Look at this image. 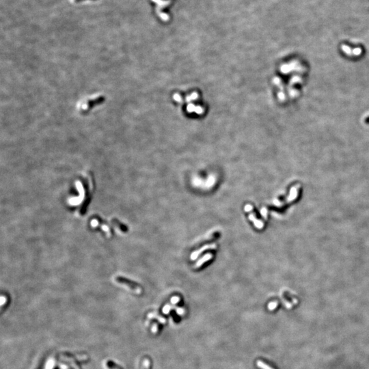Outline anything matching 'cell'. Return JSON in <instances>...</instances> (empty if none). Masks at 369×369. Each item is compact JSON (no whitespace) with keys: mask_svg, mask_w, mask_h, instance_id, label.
<instances>
[{"mask_svg":"<svg viewBox=\"0 0 369 369\" xmlns=\"http://www.w3.org/2000/svg\"><path fill=\"white\" fill-rule=\"evenodd\" d=\"M112 221H113V224L116 225L117 226H118V228L119 229H120L122 231H123V232H125V231L127 230V226H125L123 224H122L121 223H120L118 221L116 220V219H113Z\"/></svg>","mask_w":369,"mask_h":369,"instance_id":"10","label":"cell"},{"mask_svg":"<svg viewBox=\"0 0 369 369\" xmlns=\"http://www.w3.org/2000/svg\"><path fill=\"white\" fill-rule=\"evenodd\" d=\"M256 365L261 369H274L272 367L269 366L268 364H267L266 363L260 360H258V361H257Z\"/></svg>","mask_w":369,"mask_h":369,"instance_id":"7","label":"cell"},{"mask_svg":"<svg viewBox=\"0 0 369 369\" xmlns=\"http://www.w3.org/2000/svg\"><path fill=\"white\" fill-rule=\"evenodd\" d=\"M177 307L176 306H172L169 304H166L165 306L163 308V312L165 314H167L172 309H174V308H176Z\"/></svg>","mask_w":369,"mask_h":369,"instance_id":"9","label":"cell"},{"mask_svg":"<svg viewBox=\"0 0 369 369\" xmlns=\"http://www.w3.org/2000/svg\"><path fill=\"white\" fill-rule=\"evenodd\" d=\"M216 248H217L216 243H211V244L204 245V246L199 249V250L195 251V252H193L192 254H191L190 256L191 260H195V259L198 258V257L200 256V255L202 254L203 252H204V251L209 250H215Z\"/></svg>","mask_w":369,"mask_h":369,"instance_id":"4","label":"cell"},{"mask_svg":"<svg viewBox=\"0 0 369 369\" xmlns=\"http://www.w3.org/2000/svg\"><path fill=\"white\" fill-rule=\"evenodd\" d=\"M116 282L119 283V284H121L123 285H125V286H127V288H129L130 290L133 291V292H135V293H137V294H140L141 293V287L138 286L137 284H135V282H133V281H131L128 280V279L123 278L122 276H118L116 278Z\"/></svg>","mask_w":369,"mask_h":369,"instance_id":"1","label":"cell"},{"mask_svg":"<svg viewBox=\"0 0 369 369\" xmlns=\"http://www.w3.org/2000/svg\"><path fill=\"white\" fill-rule=\"evenodd\" d=\"M105 368L106 369H120L116 365L111 362V361H108L107 362L105 363Z\"/></svg>","mask_w":369,"mask_h":369,"instance_id":"8","label":"cell"},{"mask_svg":"<svg viewBox=\"0 0 369 369\" xmlns=\"http://www.w3.org/2000/svg\"><path fill=\"white\" fill-rule=\"evenodd\" d=\"M179 301H180V298L178 296H174V297H172L171 299V303L173 305L176 304L177 303L179 302Z\"/></svg>","mask_w":369,"mask_h":369,"instance_id":"14","label":"cell"},{"mask_svg":"<svg viewBox=\"0 0 369 369\" xmlns=\"http://www.w3.org/2000/svg\"><path fill=\"white\" fill-rule=\"evenodd\" d=\"M151 362L148 359L146 358L143 361V368L142 369H150Z\"/></svg>","mask_w":369,"mask_h":369,"instance_id":"11","label":"cell"},{"mask_svg":"<svg viewBox=\"0 0 369 369\" xmlns=\"http://www.w3.org/2000/svg\"><path fill=\"white\" fill-rule=\"evenodd\" d=\"M366 122H367V123H369V117L367 119H366Z\"/></svg>","mask_w":369,"mask_h":369,"instance_id":"19","label":"cell"},{"mask_svg":"<svg viewBox=\"0 0 369 369\" xmlns=\"http://www.w3.org/2000/svg\"><path fill=\"white\" fill-rule=\"evenodd\" d=\"M148 317H149V318H151V319L156 318L157 319H158V321L161 323L164 324V323H166V319H165V318H163L162 316H159V315H158V314H155V313H151V314H148Z\"/></svg>","mask_w":369,"mask_h":369,"instance_id":"6","label":"cell"},{"mask_svg":"<svg viewBox=\"0 0 369 369\" xmlns=\"http://www.w3.org/2000/svg\"><path fill=\"white\" fill-rule=\"evenodd\" d=\"M342 49L344 51V52L347 53V54H348V55H352L353 54L352 52H351V49H350L349 47H348L347 46L342 45Z\"/></svg>","mask_w":369,"mask_h":369,"instance_id":"13","label":"cell"},{"mask_svg":"<svg viewBox=\"0 0 369 369\" xmlns=\"http://www.w3.org/2000/svg\"><path fill=\"white\" fill-rule=\"evenodd\" d=\"M151 331H152L153 334H157L158 332V325L157 323H155L153 325L152 327V329H151Z\"/></svg>","mask_w":369,"mask_h":369,"instance_id":"16","label":"cell"},{"mask_svg":"<svg viewBox=\"0 0 369 369\" xmlns=\"http://www.w3.org/2000/svg\"><path fill=\"white\" fill-rule=\"evenodd\" d=\"M362 53V49L360 48H356L353 50V54L355 55H359Z\"/></svg>","mask_w":369,"mask_h":369,"instance_id":"15","label":"cell"},{"mask_svg":"<svg viewBox=\"0 0 369 369\" xmlns=\"http://www.w3.org/2000/svg\"><path fill=\"white\" fill-rule=\"evenodd\" d=\"M85 185V200L84 202L83 203L82 207L80 209V214L81 215H83L86 211V209L88 208V206L89 202L91 198V192H90V185H89V183L88 181H85L84 183Z\"/></svg>","mask_w":369,"mask_h":369,"instance_id":"3","label":"cell"},{"mask_svg":"<svg viewBox=\"0 0 369 369\" xmlns=\"http://www.w3.org/2000/svg\"><path fill=\"white\" fill-rule=\"evenodd\" d=\"M176 310L177 313H178L179 315H183V314H185V310L183 308H178V307H177V308H176Z\"/></svg>","mask_w":369,"mask_h":369,"instance_id":"17","label":"cell"},{"mask_svg":"<svg viewBox=\"0 0 369 369\" xmlns=\"http://www.w3.org/2000/svg\"><path fill=\"white\" fill-rule=\"evenodd\" d=\"M213 258V254L211 253H207L204 255V256L202 257V258L199 259V260L197 261L196 263L193 266V268L194 269H198L201 267L203 265L204 263H205L206 262H208L209 260H210L211 258Z\"/></svg>","mask_w":369,"mask_h":369,"instance_id":"5","label":"cell"},{"mask_svg":"<svg viewBox=\"0 0 369 369\" xmlns=\"http://www.w3.org/2000/svg\"><path fill=\"white\" fill-rule=\"evenodd\" d=\"M244 210L245 212H248L250 213V214H249V219H250V220H251L253 223H254V226L256 228L259 229V230H261V229H263V228H264V223H263L261 220H260V219H257L256 216H255L254 211H253V207L252 206V205L250 204H246L244 207Z\"/></svg>","mask_w":369,"mask_h":369,"instance_id":"2","label":"cell"},{"mask_svg":"<svg viewBox=\"0 0 369 369\" xmlns=\"http://www.w3.org/2000/svg\"><path fill=\"white\" fill-rule=\"evenodd\" d=\"M278 306V302H272L271 303H269V304L268 305V308L269 310L272 311L274 310Z\"/></svg>","mask_w":369,"mask_h":369,"instance_id":"12","label":"cell"},{"mask_svg":"<svg viewBox=\"0 0 369 369\" xmlns=\"http://www.w3.org/2000/svg\"><path fill=\"white\" fill-rule=\"evenodd\" d=\"M261 213H262L263 216L265 217V218H267V211H265V208H263L261 209Z\"/></svg>","mask_w":369,"mask_h":369,"instance_id":"18","label":"cell"}]
</instances>
